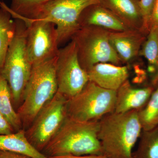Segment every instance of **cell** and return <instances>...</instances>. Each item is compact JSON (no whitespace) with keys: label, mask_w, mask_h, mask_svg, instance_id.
Returning a JSON list of instances; mask_svg holds the SVG:
<instances>
[{"label":"cell","mask_w":158,"mask_h":158,"mask_svg":"<svg viewBox=\"0 0 158 158\" xmlns=\"http://www.w3.org/2000/svg\"><path fill=\"white\" fill-rule=\"evenodd\" d=\"M98 138L102 155L107 158H133V149L142 129L138 110L112 112L99 120Z\"/></svg>","instance_id":"1"},{"label":"cell","mask_w":158,"mask_h":158,"mask_svg":"<svg viewBox=\"0 0 158 158\" xmlns=\"http://www.w3.org/2000/svg\"><path fill=\"white\" fill-rule=\"evenodd\" d=\"M99 120L80 121L67 116L42 152L48 157L102 155L98 138Z\"/></svg>","instance_id":"2"},{"label":"cell","mask_w":158,"mask_h":158,"mask_svg":"<svg viewBox=\"0 0 158 158\" xmlns=\"http://www.w3.org/2000/svg\"><path fill=\"white\" fill-rule=\"evenodd\" d=\"M57 56L33 65L31 75L24 90L22 100L16 110L23 129L31 125L43 107L57 92Z\"/></svg>","instance_id":"3"},{"label":"cell","mask_w":158,"mask_h":158,"mask_svg":"<svg viewBox=\"0 0 158 158\" xmlns=\"http://www.w3.org/2000/svg\"><path fill=\"white\" fill-rule=\"evenodd\" d=\"M15 32L10 44L0 74L8 82L15 109L22 100L24 90L28 81L32 65L26 51L27 27L22 20L15 19Z\"/></svg>","instance_id":"4"},{"label":"cell","mask_w":158,"mask_h":158,"mask_svg":"<svg viewBox=\"0 0 158 158\" xmlns=\"http://www.w3.org/2000/svg\"><path fill=\"white\" fill-rule=\"evenodd\" d=\"M110 32L98 27H82L72 38L76 45L80 64L86 71L98 63H122L110 43Z\"/></svg>","instance_id":"5"},{"label":"cell","mask_w":158,"mask_h":158,"mask_svg":"<svg viewBox=\"0 0 158 158\" xmlns=\"http://www.w3.org/2000/svg\"><path fill=\"white\" fill-rule=\"evenodd\" d=\"M116 90H107L90 81L75 96L67 100V116L80 121L99 120L114 112Z\"/></svg>","instance_id":"6"},{"label":"cell","mask_w":158,"mask_h":158,"mask_svg":"<svg viewBox=\"0 0 158 158\" xmlns=\"http://www.w3.org/2000/svg\"><path fill=\"white\" fill-rule=\"evenodd\" d=\"M100 0H51L40 8L34 19L53 23L56 27L59 45L71 40L80 28L79 21L87 7Z\"/></svg>","instance_id":"7"},{"label":"cell","mask_w":158,"mask_h":158,"mask_svg":"<svg viewBox=\"0 0 158 158\" xmlns=\"http://www.w3.org/2000/svg\"><path fill=\"white\" fill-rule=\"evenodd\" d=\"M67 99L57 92L40 110L27 130L26 137L31 145L42 152L67 116Z\"/></svg>","instance_id":"8"},{"label":"cell","mask_w":158,"mask_h":158,"mask_svg":"<svg viewBox=\"0 0 158 158\" xmlns=\"http://www.w3.org/2000/svg\"><path fill=\"white\" fill-rule=\"evenodd\" d=\"M12 18L22 20L27 27L26 51L32 66L56 56L59 44L56 27L43 20L31 19L10 13Z\"/></svg>","instance_id":"9"},{"label":"cell","mask_w":158,"mask_h":158,"mask_svg":"<svg viewBox=\"0 0 158 158\" xmlns=\"http://www.w3.org/2000/svg\"><path fill=\"white\" fill-rule=\"evenodd\" d=\"M57 92L67 99L81 91L89 81L87 72L79 62L75 43L70 40L59 48L56 64Z\"/></svg>","instance_id":"10"},{"label":"cell","mask_w":158,"mask_h":158,"mask_svg":"<svg viewBox=\"0 0 158 158\" xmlns=\"http://www.w3.org/2000/svg\"><path fill=\"white\" fill-rule=\"evenodd\" d=\"M80 28L98 27L111 32H120L130 30L116 15L100 4H94L87 7L80 16Z\"/></svg>","instance_id":"11"},{"label":"cell","mask_w":158,"mask_h":158,"mask_svg":"<svg viewBox=\"0 0 158 158\" xmlns=\"http://www.w3.org/2000/svg\"><path fill=\"white\" fill-rule=\"evenodd\" d=\"M146 35L138 30L111 32L109 39L122 63H129L139 56Z\"/></svg>","instance_id":"12"},{"label":"cell","mask_w":158,"mask_h":158,"mask_svg":"<svg viewBox=\"0 0 158 158\" xmlns=\"http://www.w3.org/2000/svg\"><path fill=\"white\" fill-rule=\"evenodd\" d=\"M89 81L104 89L117 90L128 80L129 71L127 65L110 63H99L87 71Z\"/></svg>","instance_id":"13"},{"label":"cell","mask_w":158,"mask_h":158,"mask_svg":"<svg viewBox=\"0 0 158 158\" xmlns=\"http://www.w3.org/2000/svg\"><path fill=\"white\" fill-rule=\"evenodd\" d=\"M153 91L151 87L134 88L129 80H127L116 90L114 112L124 113L141 109L146 104Z\"/></svg>","instance_id":"14"},{"label":"cell","mask_w":158,"mask_h":158,"mask_svg":"<svg viewBox=\"0 0 158 158\" xmlns=\"http://www.w3.org/2000/svg\"><path fill=\"white\" fill-rule=\"evenodd\" d=\"M100 4L116 15L130 29L142 32L143 19L138 0H100Z\"/></svg>","instance_id":"15"},{"label":"cell","mask_w":158,"mask_h":158,"mask_svg":"<svg viewBox=\"0 0 158 158\" xmlns=\"http://www.w3.org/2000/svg\"><path fill=\"white\" fill-rule=\"evenodd\" d=\"M0 150L25 155L33 158H49L37 150L28 141L25 130L0 135Z\"/></svg>","instance_id":"16"},{"label":"cell","mask_w":158,"mask_h":158,"mask_svg":"<svg viewBox=\"0 0 158 158\" xmlns=\"http://www.w3.org/2000/svg\"><path fill=\"white\" fill-rule=\"evenodd\" d=\"M0 112L12 126L15 132L23 129L22 123L12 103L9 84L0 74Z\"/></svg>","instance_id":"17"},{"label":"cell","mask_w":158,"mask_h":158,"mask_svg":"<svg viewBox=\"0 0 158 158\" xmlns=\"http://www.w3.org/2000/svg\"><path fill=\"white\" fill-rule=\"evenodd\" d=\"M0 70L4 61L10 44L14 37L15 23L11 14L0 5Z\"/></svg>","instance_id":"18"},{"label":"cell","mask_w":158,"mask_h":158,"mask_svg":"<svg viewBox=\"0 0 158 158\" xmlns=\"http://www.w3.org/2000/svg\"><path fill=\"white\" fill-rule=\"evenodd\" d=\"M139 141L133 158H158V126L150 131H142Z\"/></svg>","instance_id":"19"},{"label":"cell","mask_w":158,"mask_h":158,"mask_svg":"<svg viewBox=\"0 0 158 158\" xmlns=\"http://www.w3.org/2000/svg\"><path fill=\"white\" fill-rule=\"evenodd\" d=\"M138 114L142 131H150L158 126V85L146 104L138 110Z\"/></svg>","instance_id":"20"},{"label":"cell","mask_w":158,"mask_h":158,"mask_svg":"<svg viewBox=\"0 0 158 158\" xmlns=\"http://www.w3.org/2000/svg\"><path fill=\"white\" fill-rule=\"evenodd\" d=\"M51 0H11L10 7L4 6L10 13L18 16L33 19L44 5Z\"/></svg>","instance_id":"21"},{"label":"cell","mask_w":158,"mask_h":158,"mask_svg":"<svg viewBox=\"0 0 158 158\" xmlns=\"http://www.w3.org/2000/svg\"><path fill=\"white\" fill-rule=\"evenodd\" d=\"M139 56L147 60L149 66L158 69V25H152L139 52Z\"/></svg>","instance_id":"22"},{"label":"cell","mask_w":158,"mask_h":158,"mask_svg":"<svg viewBox=\"0 0 158 158\" xmlns=\"http://www.w3.org/2000/svg\"><path fill=\"white\" fill-rule=\"evenodd\" d=\"M155 1L156 0H139L138 2L143 19L142 32L145 35H147L150 27V20Z\"/></svg>","instance_id":"23"},{"label":"cell","mask_w":158,"mask_h":158,"mask_svg":"<svg viewBox=\"0 0 158 158\" xmlns=\"http://www.w3.org/2000/svg\"><path fill=\"white\" fill-rule=\"evenodd\" d=\"M15 132L12 126L0 112V135H8Z\"/></svg>","instance_id":"24"},{"label":"cell","mask_w":158,"mask_h":158,"mask_svg":"<svg viewBox=\"0 0 158 158\" xmlns=\"http://www.w3.org/2000/svg\"><path fill=\"white\" fill-rule=\"evenodd\" d=\"M0 158H33L25 155L0 150Z\"/></svg>","instance_id":"25"},{"label":"cell","mask_w":158,"mask_h":158,"mask_svg":"<svg viewBox=\"0 0 158 158\" xmlns=\"http://www.w3.org/2000/svg\"><path fill=\"white\" fill-rule=\"evenodd\" d=\"M150 24V27L152 25H158V0H156L155 2L151 15Z\"/></svg>","instance_id":"26"},{"label":"cell","mask_w":158,"mask_h":158,"mask_svg":"<svg viewBox=\"0 0 158 158\" xmlns=\"http://www.w3.org/2000/svg\"><path fill=\"white\" fill-rule=\"evenodd\" d=\"M49 158H107L103 155H88L84 156H62L51 157Z\"/></svg>","instance_id":"27"},{"label":"cell","mask_w":158,"mask_h":158,"mask_svg":"<svg viewBox=\"0 0 158 158\" xmlns=\"http://www.w3.org/2000/svg\"><path fill=\"white\" fill-rule=\"evenodd\" d=\"M138 2H139V0H138Z\"/></svg>","instance_id":"28"}]
</instances>
